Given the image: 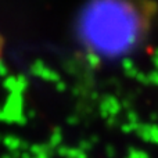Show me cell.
Masks as SVG:
<instances>
[{
	"instance_id": "1",
	"label": "cell",
	"mask_w": 158,
	"mask_h": 158,
	"mask_svg": "<svg viewBox=\"0 0 158 158\" xmlns=\"http://www.w3.org/2000/svg\"><path fill=\"white\" fill-rule=\"evenodd\" d=\"M139 18L128 0H92L79 21V33L90 50L118 54L136 38Z\"/></svg>"
},
{
	"instance_id": "2",
	"label": "cell",
	"mask_w": 158,
	"mask_h": 158,
	"mask_svg": "<svg viewBox=\"0 0 158 158\" xmlns=\"http://www.w3.org/2000/svg\"><path fill=\"white\" fill-rule=\"evenodd\" d=\"M3 47H4V43H3V36L0 35V61H2V57H3Z\"/></svg>"
}]
</instances>
